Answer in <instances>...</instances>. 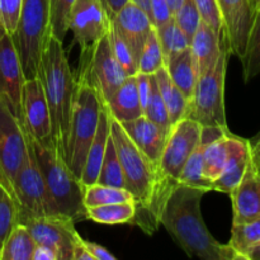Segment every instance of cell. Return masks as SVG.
Listing matches in <instances>:
<instances>
[{
  "mask_svg": "<svg viewBox=\"0 0 260 260\" xmlns=\"http://www.w3.org/2000/svg\"><path fill=\"white\" fill-rule=\"evenodd\" d=\"M173 18H174L178 27L185 33V36L192 42L193 36H194L196 30H197L198 25L202 20L194 0H183L177 12L173 14Z\"/></svg>",
  "mask_w": 260,
  "mask_h": 260,
  "instance_id": "obj_38",
  "label": "cell"
},
{
  "mask_svg": "<svg viewBox=\"0 0 260 260\" xmlns=\"http://www.w3.org/2000/svg\"><path fill=\"white\" fill-rule=\"evenodd\" d=\"M231 137L230 131L223 134L222 136L208 142L203 150V174L208 180L213 182L217 179L222 173L229 155H230Z\"/></svg>",
  "mask_w": 260,
  "mask_h": 260,
  "instance_id": "obj_25",
  "label": "cell"
},
{
  "mask_svg": "<svg viewBox=\"0 0 260 260\" xmlns=\"http://www.w3.org/2000/svg\"><path fill=\"white\" fill-rule=\"evenodd\" d=\"M25 78L13 37L4 35L0 40V96L8 102L13 113L22 117V89Z\"/></svg>",
  "mask_w": 260,
  "mask_h": 260,
  "instance_id": "obj_16",
  "label": "cell"
},
{
  "mask_svg": "<svg viewBox=\"0 0 260 260\" xmlns=\"http://www.w3.org/2000/svg\"><path fill=\"white\" fill-rule=\"evenodd\" d=\"M103 104L104 102L93 86L75 78L73 111L63 150V159L69 169L79 180L85 164L86 154L98 128Z\"/></svg>",
  "mask_w": 260,
  "mask_h": 260,
  "instance_id": "obj_4",
  "label": "cell"
},
{
  "mask_svg": "<svg viewBox=\"0 0 260 260\" xmlns=\"http://www.w3.org/2000/svg\"><path fill=\"white\" fill-rule=\"evenodd\" d=\"M47 188L50 189L61 215L74 222L86 220L84 206V187L69 169L53 137L36 140L25 132Z\"/></svg>",
  "mask_w": 260,
  "mask_h": 260,
  "instance_id": "obj_3",
  "label": "cell"
},
{
  "mask_svg": "<svg viewBox=\"0 0 260 260\" xmlns=\"http://www.w3.org/2000/svg\"><path fill=\"white\" fill-rule=\"evenodd\" d=\"M155 78H156L160 93H161L162 99H164L165 106H167L170 123H172L173 126V124L177 123L178 121H180V119L185 117L188 107V99L185 98L184 94L178 89V86L173 83V80L170 79L165 66L159 69V70L155 73Z\"/></svg>",
  "mask_w": 260,
  "mask_h": 260,
  "instance_id": "obj_26",
  "label": "cell"
},
{
  "mask_svg": "<svg viewBox=\"0 0 260 260\" xmlns=\"http://www.w3.org/2000/svg\"><path fill=\"white\" fill-rule=\"evenodd\" d=\"M84 241V245L85 248L88 249L89 253L93 255L94 260H116V256L112 255L109 253V250H107L104 246L99 245V244L95 243H91V241L88 240H83Z\"/></svg>",
  "mask_w": 260,
  "mask_h": 260,
  "instance_id": "obj_43",
  "label": "cell"
},
{
  "mask_svg": "<svg viewBox=\"0 0 260 260\" xmlns=\"http://www.w3.org/2000/svg\"><path fill=\"white\" fill-rule=\"evenodd\" d=\"M111 137L121 161L126 189L134 196L136 215L149 206L157 182L156 167L132 142L122 124L112 117Z\"/></svg>",
  "mask_w": 260,
  "mask_h": 260,
  "instance_id": "obj_6",
  "label": "cell"
},
{
  "mask_svg": "<svg viewBox=\"0 0 260 260\" xmlns=\"http://www.w3.org/2000/svg\"><path fill=\"white\" fill-rule=\"evenodd\" d=\"M23 0H0V23L5 33L14 36L22 13Z\"/></svg>",
  "mask_w": 260,
  "mask_h": 260,
  "instance_id": "obj_40",
  "label": "cell"
},
{
  "mask_svg": "<svg viewBox=\"0 0 260 260\" xmlns=\"http://www.w3.org/2000/svg\"><path fill=\"white\" fill-rule=\"evenodd\" d=\"M107 36H108V40H109V43H111L112 51H113L114 56H116V58H117V61L119 62V65L123 68V70L126 71V74L128 76L136 75V73H137L136 58H135L131 48L128 47V45H127L126 41L122 38V36L119 35V32L116 29V27L112 24V22H111V24H109Z\"/></svg>",
  "mask_w": 260,
  "mask_h": 260,
  "instance_id": "obj_36",
  "label": "cell"
},
{
  "mask_svg": "<svg viewBox=\"0 0 260 260\" xmlns=\"http://www.w3.org/2000/svg\"><path fill=\"white\" fill-rule=\"evenodd\" d=\"M241 63L245 83L251 81L260 74V10L254 14L248 46Z\"/></svg>",
  "mask_w": 260,
  "mask_h": 260,
  "instance_id": "obj_33",
  "label": "cell"
},
{
  "mask_svg": "<svg viewBox=\"0 0 260 260\" xmlns=\"http://www.w3.org/2000/svg\"><path fill=\"white\" fill-rule=\"evenodd\" d=\"M51 0H23L22 13L14 36L25 80L37 76L41 53L51 35Z\"/></svg>",
  "mask_w": 260,
  "mask_h": 260,
  "instance_id": "obj_7",
  "label": "cell"
},
{
  "mask_svg": "<svg viewBox=\"0 0 260 260\" xmlns=\"http://www.w3.org/2000/svg\"><path fill=\"white\" fill-rule=\"evenodd\" d=\"M217 3L222 19V35L229 50L241 61L254 20L250 0H217Z\"/></svg>",
  "mask_w": 260,
  "mask_h": 260,
  "instance_id": "obj_14",
  "label": "cell"
},
{
  "mask_svg": "<svg viewBox=\"0 0 260 260\" xmlns=\"http://www.w3.org/2000/svg\"><path fill=\"white\" fill-rule=\"evenodd\" d=\"M136 215V203L121 202L85 208V218L102 225L131 223Z\"/></svg>",
  "mask_w": 260,
  "mask_h": 260,
  "instance_id": "obj_27",
  "label": "cell"
},
{
  "mask_svg": "<svg viewBox=\"0 0 260 260\" xmlns=\"http://www.w3.org/2000/svg\"><path fill=\"white\" fill-rule=\"evenodd\" d=\"M109 113L119 123L144 116L136 86V76L131 75L121 84L107 102Z\"/></svg>",
  "mask_w": 260,
  "mask_h": 260,
  "instance_id": "obj_23",
  "label": "cell"
},
{
  "mask_svg": "<svg viewBox=\"0 0 260 260\" xmlns=\"http://www.w3.org/2000/svg\"><path fill=\"white\" fill-rule=\"evenodd\" d=\"M75 0H55L51 8V35L63 42L66 33L69 30V18Z\"/></svg>",
  "mask_w": 260,
  "mask_h": 260,
  "instance_id": "obj_39",
  "label": "cell"
},
{
  "mask_svg": "<svg viewBox=\"0 0 260 260\" xmlns=\"http://www.w3.org/2000/svg\"><path fill=\"white\" fill-rule=\"evenodd\" d=\"M121 202H135L134 196L124 188L111 187V185H103L98 183L84 187L85 208Z\"/></svg>",
  "mask_w": 260,
  "mask_h": 260,
  "instance_id": "obj_31",
  "label": "cell"
},
{
  "mask_svg": "<svg viewBox=\"0 0 260 260\" xmlns=\"http://www.w3.org/2000/svg\"><path fill=\"white\" fill-rule=\"evenodd\" d=\"M222 41V35L217 33L207 23L201 20L190 42V50L197 65L198 76L213 68L216 61L220 57Z\"/></svg>",
  "mask_w": 260,
  "mask_h": 260,
  "instance_id": "obj_22",
  "label": "cell"
},
{
  "mask_svg": "<svg viewBox=\"0 0 260 260\" xmlns=\"http://www.w3.org/2000/svg\"><path fill=\"white\" fill-rule=\"evenodd\" d=\"M131 2H134L135 4H137L140 8H142V9H144L149 15L151 14V5H150V0H131Z\"/></svg>",
  "mask_w": 260,
  "mask_h": 260,
  "instance_id": "obj_49",
  "label": "cell"
},
{
  "mask_svg": "<svg viewBox=\"0 0 260 260\" xmlns=\"http://www.w3.org/2000/svg\"><path fill=\"white\" fill-rule=\"evenodd\" d=\"M80 51L78 71L74 76L93 86L107 104L128 75L117 61L107 35Z\"/></svg>",
  "mask_w": 260,
  "mask_h": 260,
  "instance_id": "obj_8",
  "label": "cell"
},
{
  "mask_svg": "<svg viewBox=\"0 0 260 260\" xmlns=\"http://www.w3.org/2000/svg\"><path fill=\"white\" fill-rule=\"evenodd\" d=\"M18 223L28 229L36 244L50 246L57 260H73L74 246L81 236L71 218L63 215L35 217L18 213Z\"/></svg>",
  "mask_w": 260,
  "mask_h": 260,
  "instance_id": "obj_12",
  "label": "cell"
},
{
  "mask_svg": "<svg viewBox=\"0 0 260 260\" xmlns=\"http://www.w3.org/2000/svg\"><path fill=\"white\" fill-rule=\"evenodd\" d=\"M165 69L173 83L184 94L185 98L189 99L198 79L197 65L190 47L168 60Z\"/></svg>",
  "mask_w": 260,
  "mask_h": 260,
  "instance_id": "obj_24",
  "label": "cell"
},
{
  "mask_svg": "<svg viewBox=\"0 0 260 260\" xmlns=\"http://www.w3.org/2000/svg\"><path fill=\"white\" fill-rule=\"evenodd\" d=\"M250 4H251V9H253L254 14H255L256 12H259V10H260V0H250Z\"/></svg>",
  "mask_w": 260,
  "mask_h": 260,
  "instance_id": "obj_51",
  "label": "cell"
},
{
  "mask_svg": "<svg viewBox=\"0 0 260 260\" xmlns=\"http://www.w3.org/2000/svg\"><path fill=\"white\" fill-rule=\"evenodd\" d=\"M202 136V126L190 118H182L170 127L164 150L157 164V180L167 184H178V179L198 146Z\"/></svg>",
  "mask_w": 260,
  "mask_h": 260,
  "instance_id": "obj_11",
  "label": "cell"
},
{
  "mask_svg": "<svg viewBox=\"0 0 260 260\" xmlns=\"http://www.w3.org/2000/svg\"><path fill=\"white\" fill-rule=\"evenodd\" d=\"M250 141V145H256V144H260V131L258 132V134L255 135V136L253 137L251 140H249Z\"/></svg>",
  "mask_w": 260,
  "mask_h": 260,
  "instance_id": "obj_52",
  "label": "cell"
},
{
  "mask_svg": "<svg viewBox=\"0 0 260 260\" xmlns=\"http://www.w3.org/2000/svg\"><path fill=\"white\" fill-rule=\"evenodd\" d=\"M182 2H183V0H167L168 7H169V9H170V12H172V14H174V13L177 12V9L180 7Z\"/></svg>",
  "mask_w": 260,
  "mask_h": 260,
  "instance_id": "obj_50",
  "label": "cell"
},
{
  "mask_svg": "<svg viewBox=\"0 0 260 260\" xmlns=\"http://www.w3.org/2000/svg\"><path fill=\"white\" fill-rule=\"evenodd\" d=\"M233 202V223H245L260 218V174L249 161L240 183L230 193Z\"/></svg>",
  "mask_w": 260,
  "mask_h": 260,
  "instance_id": "obj_18",
  "label": "cell"
},
{
  "mask_svg": "<svg viewBox=\"0 0 260 260\" xmlns=\"http://www.w3.org/2000/svg\"><path fill=\"white\" fill-rule=\"evenodd\" d=\"M84 239L80 238L78 243L74 246V253H73V260H94L93 255L88 251V249L84 245Z\"/></svg>",
  "mask_w": 260,
  "mask_h": 260,
  "instance_id": "obj_46",
  "label": "cell"
},
{
  "mask_svg": "<svg viewBox=\"0 0 260 260\" xmlns=\"http://www.w3.org/2000/svg\"><path fill=\"white\" fill-rule=\"evenodd\" d=\"M205 189L178 183L162 206L160 225L189 258L238 260L229 244H221L206 228L201 213Z\"/></svg>",
  "mask_w": 260,
  "mask_h": 260,
  "instance_id": "obj_1",
  "label": "cell"
},
{
  "mask_svg": "<svg viewBox=\"0 0 260 260\" xmlns=\"http://www.w3.org/2000/svg\"><path fill=\"white\" fill-rule=\"evenodd\" d=\"M144 116L156 123L157 126L164 128L165 131H170L172 123H170L169 113H168L167 106H165L161 93H160L155 74H151V91H150L149 101L144 108Z\"/></svg>",
  "mask_w": 260,
  "mask_h": 260,
  "instance_id": "obj_35",
  "label": "cell"
},
{
  "mask_svg": "<svg viewBox=\"0 0 260 260\" xmlns=\"http://www.w3.org/2000/svg\"><path fill=\"white\" fill-rule=\"evenodd\" d=\"M251 146V161L255 165L256 170L260 174V144L250 145Z\"/></svg>",
  "mask_w": 260,
  "mask_h": 260,
  "instance_id": "obj_47",
  "label": "cell"
},
{
  "mask_svg": "<svg viewBox=\"0 0 260 260\" xmlns=\"http://www.w3.org/2000/svg\"><path fill=\"white\" fill-rule=\"evenodd\" d=\"M111 113H109L108 108L104 103L102 107L101 116H99L98 128H96L95 136H94L90 147L88 150L85 164H84L83 173H81L80 183L83 187L95 184L96 180H98L102 161H103L104 152H106L107 141H108V137L111 135Z\"/></svg>",
  "mask_w": 260,
  "mask_h": 260,
  "instance_id": "obj_21",
  "label": "cell"
},
{
  "mask_svg": "<svg viewBox=\"0 0 260 260\" xmlns=\"http://www.w3.org/2000/svg\"><path fill=\"white\" fill-rule=\"evenodd\" d=\"M164 66V55H162L161 46H160L159 38H157L156 29L154 27L145 42L141 55L137 61V73L155 74Z\"/></svg>",
  "mask_w": 260,
  "mask_h": 260,
  "instance_id": "obj_34",
  "label": "cell"
},
{
  "mask_svg": "<svg viewBox=\"0 0 260 260\" xmlns=\"http://www.w3.org/2000/svg\"><path fill=\"white\" fill-rule=\"evenodd\" d=\"M13 198L18 206V213L35 217L61 215L43 179L30 146L13 183Z\"/></svg>",
  "mask_w": 260,
  "mask_h": 260,
  "instance_id": "obj_9",
  "label": "cell"
},
{
  "mask_svg": "<svg viewBox=\"0 0 260 260\" xmlns=\"http://www.w3.org/2000/svg\"><path fill=\"white\" fill-rule=\"evenodd\" d=\"M260 241V218L245 223H233L229 246L238 256L246 260L249 251Z\"/></svg>",
  "mask_w": 260,
  "mask_h": 260,
  "instance_id": "obj_29",
  "label": "cell"
},
{
  "mask_svg": "<svg viewBox=\"0 0 260 260\" xmlns=\"http://www.w3.org/2000/svg\"><path fill=\"white\" fill-rule=\"evenodd\" d=\"M246 260H260V241L249 251Z\"/></svg>",
  "mask_w": 260,
  "mask_h": 260,
  "instance_id": "obj_48",
  "label": "cell"
},
{
  "mask_svg": "<svg viewBox=\"0 0 260 260\" xmlns=\"http://www.w3.org/2000/svg\"><path fill=\"white\" fill-rule=\"evenodd\" d=\"M150 5H151L150 17H151L154 27H159V25L164 24V23H167L168 20L173 18L167 0H150Z\"/></svg>",
  "mask_w": 260,
  "mask_h": 260,
  "instance_id": "obj_42",
  "label": "cell"
},
{
  "mask_svg": "<svg viewBox=\"0 0 260 260\" xmlns=\"http://www.w3.org/2000/svg\"><path fill=\"white\" fill-rule=\"evenodd\" d=\"M36 243L22 223H17L10 231L0 250V260H32Z\"/></svg>",
  "mask_w": 260,
  "mask_h": 260,
  "instance_id": "obj_28",
  "label": "cell"
},
{
  "mask_svg": "<svg viewBox=\"0 0 260 260\" xmlns=\"http://www.w3.org/2000/svg\"><path fill=\"white\" fill-rule=\"evenodd\" d=\"M4 35H7V33H5L4 28H3L2 23H0V40H2V38H3V37H4Z\"/></svg>",
  "mask_w": 260,
  "mask_h": 260,
  "instance_id": "obj_53",
  "label": "cell"
},
{
  "mask_svg": "<svg viewBox=\"0 0 260 260\" xmlns=\"http://www.w3.org/2000/svg\"><path fill=\"white\" fill-rule=\"evenodd\" d=\"M37 76L50 109L52 137L63 156L73 111L75 78L69 66L62 42L53 35L48 36L41 53Z\"/></svg>",
  "mask_w": 260,
  "mask_h": 260,
  "instance_id": "obj_2",
  "label": "cell"
},
{
  "mask_svg": "<svg viewBox=\"0 0 260 260\" xmlns=\"http://www.w3.org/2000/svg\"><path fill=\"white\" fill-rule=\"evenodd\" d=\"M194 3L200 12L201 19L216 32L222 35V19L217 0H194Z\"/></svg>",
  "mask_w": 260,
  "mask_h": 260,
  "instance_id": "obj_41",
  "label": "cell"
},
{
  "mask_svg": "<svg viewBox=\"0 0 260 260\" xmlns=\"http://www.w3.org/2000/svg\"><path fill=\"white\" fill-rule=\"evenodd\" d=\"M128 2H131V0H101L102 5H103L104 10H106L109 20L113 19V18L118 14L119 10H121Z\"/></svg>",
  "mask_w": 260,
  "mask_h": 260,
  "instance_id": "obj_44",
  "label": "cell"
},
{
  "mask_svg": "<svg viewBox=\"0 0 260 260\" xmlns=\"http://www.w3.org/2000/svg\"><path fill=\"white\" fill-rule=\"evenodd\" d=\"M32 260H57V255H56V253L50 246L36 244Z\"/></svg>",
  "mask_w": 260,
  "mask_h": 260,
  "instance_id": "obj_45",
  "label": "cell"
},
{
  "mask_svg": "<svg viewBox=\"0 0 260 260\" xmlns=\"http://www.w3.org/2000/svg\"><path fill=\"white\" fill-rule=\"evenodd\" d=\"M121 124L132 142L157 168L169 131H165L145 116L132 121L122 122Z\"/></svg>",
  "mask_w": 260,
  "mask_h": 260,
  "instance_id": "obj_19",
  "label": "cell"
},
{
  "mask_svg": "<svg viewBox=\"0 0 260 260\" xmlns=\"http://www.w3.org/2000/svg\"><path fill=\"white\" fill-rule=\"evenodd\" d=\"M230 53L223 37L218 60L213 68L198 76L192 95L188 99L184 118L193 119L202 127L229 129L225 109V81Z\"/></svg>",
  "mask_w": 260,
  "mask_h": 260,
  "instance_id": "obj_5",
  "label": "cell"
},
{
  "mask_svg": "<svg viewBox=\"0 0 260 260\" xmlns=\"http://www.w3.org/2000/svg\"><path fill=\"white\" fill-rule=\"evenodd\" d=\"M155 29H156L160 46H161L165 62L170 60L173 56L178 55L182 51L190 47V40L178 27L174 18H172V19H169L167 23L159 25V27H155Z\"/></svg>",
  "mask_w": 260,
  "mask_h": 260,
  "instance_id": "obj_30",
  "label": "cell"
},
{
  "mask_svg": "<svg viewBox=\"0 0 260 260\" xmlns=\"http://www.w3.org/2000/svg\"><path fill=\"white\" fill-rule=\"evenodd\" d=\"M28 140L20 119L0 96V183L13 197V183L28 155Z\"/></svg>",
  "mask_w": 260,
  "mask_h": 260,
  "instance_id": "obj_10",
  "label": "cell"
},
{
  "mask_svg": "<svg viewBox=\"0 0 260 260\" xmlns=\"http://www.w3.org/2000/svg\"><path fill=\"white\" fill-rule=\"evenodd\" d=\"M250 157V141L233 135L228 162H226L220 177L212 182V189L216 192L230 194L245 174Z\"/></svg>",
  "mask_w": 260,
  "mask_h": 260,
  "instance_id": "obj_20",
  "label": "cell"
},
{
  "mask_svg": "<svg viewBox=\"0 0 260 260\" xmlns=\"http://www.w3.org/2000/svg\"><path fill=\"white\" fill-rule=\"evenodd\" d=\"M111 22L131 48L137 62L145 42L154 28L150 15L134 2H128Z\"/></svg>",
  "mask_w": 260,
  "mask_h": 260,
  "instance_id": "obj_17",
  "label": "cell"
},
{
  "mask_svg": "<svg viewBox=\"0 0 260 260\" xmlns=\"http://www.w3.org/2000/svg\"><path fill=\"white\" fill-rule=\"evenodd\" d=\"M109 20L101 0H75L69 18V30L80 50L95 43L108 32Z\"/></svg>",
  "mask_w": 260,
  "mask_h": 260,
  "instance_id": "obj_13",
  "label": "cell"
},
{
  "mask_svg": "<svg viewBox=\"0 0 260 260\" xmlns=\"http://www.w3.org/2000/svg\"><path fill=\"white\" fill-rule=\"evenodd\" d=\"M18 223V206L0 183V250L5 239Z\"/></svg>",
  "mask_w": 260,
  "mask_h": 260,
  "instance_id": "obj_37",
  "label": "cell"
},
{
  "mask_svg": "<svg viewBox=\"0 0 260 260\" xmlns=\"http://www.w3.org/2000/svg\"><path fill=\"white\" fill-rule=\"evenodd\" d=\"M96 183L126 189L123 170H122L121 161L118 159V155H117L116 147H114L113 141H112L111 135H109L108 141H107L106 152H104L103 161H102L101 172H99Z\"/></svg>",
  "mask_w": 260,
  "mask_h": 260,
  "instance_id": "obj_32",
  "label": "cell"
},
{
  "mask_svg": "<svg viewBox=\"0 0 260 260\" xmlns=\"http://www.w3.org/2000/svg\"><path fill=\"white\" fill-rule=\"evenodd\" d=\"M53 3H55V0H51V8H52V5H53Z\"/></svg>",
  "mask_w": 260,
  "mask_h": 260,
  "instance_id": "obj_54",
  "label": "cell"
},
{
  "mask_svg": "<svg viewBox=\"0 0 260 260\" xmlns=\"http://www.w3.org/2000/svg\"><path fill=\"white\" fill-rule=\"evenodd\" d=\"M20 108V122L29 136L36 140H45L52 136L50 109L38 76L27 79L23 84Z\"/></svg>",
  "mask_w": 260,
  "mask_h": 260,
  "instance_id": "obj_15",
  "label": "cell"
}]
</instances>
